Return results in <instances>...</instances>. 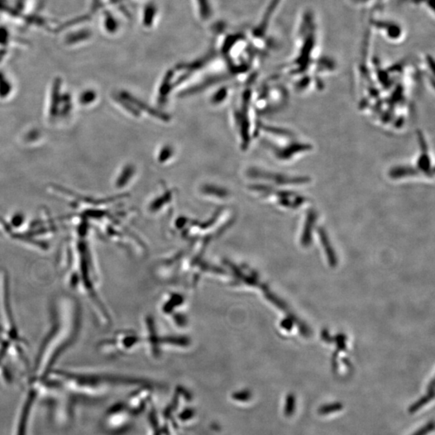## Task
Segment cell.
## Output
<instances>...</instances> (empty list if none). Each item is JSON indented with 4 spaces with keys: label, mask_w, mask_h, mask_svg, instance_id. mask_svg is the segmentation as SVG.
Segmentation results:
<instances>
[{
    "label": "cell",
    "mask_w": 435,
    "mask_h": 435,
    "mask_svg": "<svg viewBox=\"0 0 435 435\" xmlns=\"http://www.w3.org/2000/svg\"><path fill=\"white\" fill-rule=\"evenodd\" d=\"M49 328L31 363L32 381H45L61 357L78 342L82 330V310L79 301L63 295L51 309Z\"/></svg>",
    "instance_id": "obj_1"
},
{
    "label": "cell",
    "mask_w": 435,
    "mask_h": 435,
    "mask_svg": "<svg viewBox=\"0 0 435 435\" xmlns=\"http://www.w3.org/2000/svg\"><path fill=\"white\" fill-rule=\"evenodd\" d=\"M82 231L77 237L66 243L59 257L60 272L65 285L76 294L88 301L103 321L108 319L98 293L99 276L97 264L89 243L83 238Z\"/></svg>",
    "instance_id": "obj_2"
},
{
    "label": "cell",
    "mask_w": 435,
    "mask_h": 435,
    "mask_svg": "<svg viewBox=\"0 0 435 435\" xmlns=\"http://www.w3.org/2000/svg\"><path fill=\"white\" fill-rule=\"evenodd\" d=\"M28 343L14 312L10 277L0 267V378L11 381L13 370L30 372Z\"/></svg>",
    "instance_id": "obj_3"
},
{
    "label": "cell",
    "mask_w": 435,
    "mask_h": 435,
    "mask_svg": "<svg viewBox=\"0 0 435 435\" xmlns=\"http://www.w3.org/2000/svg\"><path fill=\"white\" fill-rule=\"evenodd\" d=\"M372 27L387 41L398 43L405 37L403 28L393 21H376Z\"/></svg>",
    "instance_id": "obj_4"
},
{
    "label": "cell",
    "mask_w": 435,
    "mask_h": 435,
    "mask_svg": "<svg viewBox=\"0 0 435 435\" xmlns=\"http://www.w3.org/2000/svg\"><path fill=\"white\" fill-rule=\"evenodd\" d=\"M433 423L427 425L425 427L421 429L418 432H416L413 435H427L429 432L430 429H433Z\"/></svg>",
    "instance_id": "obj_5"
},
{
    "label": "cell",
    "mask_w": 435,
    "mask_h": 435,
    "mask_svg": "<svg viewBox=\"0 0 435 435\" xmlns=\"http://www.w3.org/2000/svg\"><path fill=\"white\" fill-rule=\"evenodd\" d=\"M341 409V405H330V407H328V406H327V407H324L323 409H321V414H328L329 412H331V411H336L338 409Z\"/></svg>",
    "instance_id": "obj_6"
}]
</instances>
